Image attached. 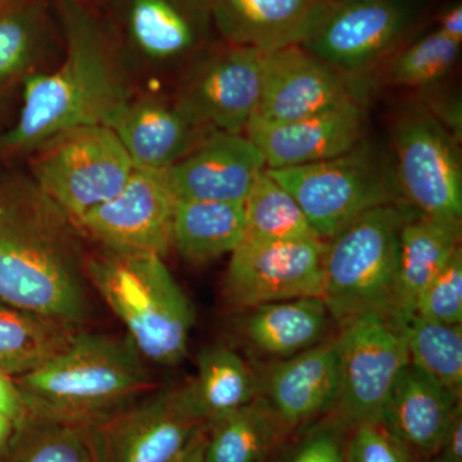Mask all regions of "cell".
Returning <instances> with one entry per match:
<instances>
[{
	"label": "cell",
	"mask_w": 462,
	"mask_h": 462,
	"mask_svg": "<svg viewBox=\"0 0 462 462\" xmlns=\"http://www.w3.org/2000/svg\"><path fill=\"white\" fill-rule=\"evenodd\" d=\"M51 5L65 58L54 71H38L23 81L20 116L0 135L3 157L30 156L76 127H111L138 89L96 5L85 0H51Z\"/></svg>",
	"instance_id": "1"
},
{
	"label": "cell",
	"mask_w": 462,
	"mask_h": 462,
	"mask_svg": "<svg viewBox=\"0 0 462 462\" xmlns=\"http://www.w3.org/2000/svg\"><path fill=\"white\" fill-rule=\"evenodd\" d=\"M0 303L79 329L93 315L78 225L32 178L0 191Z\"/></svg>",
	"instance_id": "2"
},
{
	"label": "cell",
	"mask_w": 462,
	"mask_h": 462,
	"mask_svg": "<svg viewBox=\"0 0 462 462\" xmlns=\"http://www.w3.org/2000/svg\"><path fill=\"white\" fill-rule=\"evenodd\" d=\"M30 412L97 428L147 396L151 375L132 340L78 330L39 369L14 379Z\"/></svg>",
	"instance_id": "3"
},
{
	"label": "cell",
	"mask_w": 462,
	"mask_h": 462,
	"mask_svg": "<svg viewBox=\"0 0 462 462\" xmlns=\"http://www.w3.org/2000/svg\"><path fill=\"white\" fill-rule=\"evenodd\" d=\"M87 273L144 360L161 366L184 360L194 309L162 257L103 249L88 257Z\"/></svg>",
	"instance_id": "4"
},
{
	"label": "cell",
	"mask_w": 462,
	"mask_h": 462,
	"mask_svg": "<svg viewBox=\"0 0 462 462\" xmlns=\"http://www.w3.org/2000/svg\"><path fill=\"white\" fill-rule=\"evenodd\" d=\"M413 214L403 200L378 206L327 240L321 298L331 319L345 325L367 312L398 314L400 233Z\"/></svg>",
	"instance_id": "5"
},
{
	"label": "cell",
	"mask_w": 462,
	"mask_h": 462,
	"mask_svg": "<svg viewBox=\"0 0 462 462\" xmlns=\"http://www.w3.org/2000/svg\"><path fill=\"white\" fill-rule=\"evenodd\" d=\"M32 180L72 220L115 199L135 166L114 130L83 126L54 136L30 154Z\"/></svg>",
	"instance_id": "6"
},
{
	"label": "cell",
	"mask_w": 462,
	"mask_h": 462,
	"mask_svg": "<svg viewBox=\"0 0 462 462\" xmlns=\"http://www.w3.org/2000/svg\"><path fill=\"white\" fill-rule=\"evenodd\" d=\"M125 65L135 81L184 69L208 47L212 23L208 0H105Z\"/></svg>",
	"instance_id": "7"
},
{
	"label": "cell",
	"mask_w": 462,
	"mask_h": 462,
	"mask_svg": "<svg viewBox=\"0 0 462 462\" xmlns=\"http://www.w3.org/2000/svg\"><path fill=\"white\" fill-rule=\"evenodd\" d=\"M266 171L293 196L324 240L369 209L401 200L394 176L363 142L339 157Z\"/></svg>",
	"instance_id": "8"
},
{
	"label": "cell",
	"mask_w": 462,
	"mask_h": 462,
	"mask_svg": "<svg viewBox=\"0 0 462 462\" xmlns=\"http://www.w3.org/2000/svg\"><path fill=\"white\" fill-rule=\"evenodd\" d=\"M407 322L394 312H367L342 325L340 393L334 419L346 430L382 424L389 392L410 363Z\"/></svg>",
	"instance_id": "9"
},
{
	"label": "cell",
	"mask_w": 462,
	"mask_h": 462,
	"mask_svg": "<svg viewBox=\"0 0 462 462\" xmlns=\"http://www.w3.org/2000/svg\"><path fill=\"white\" fill-rule=\"evenodd\" d=\"M263 53L226 42L208 45L185 67L172 99L207 130L245 134L260 105Z\"/></svg>",
	"instance_id": "10"
},
{
	"label": "cell",
	"mask_w": 462,
	"mask_h": 462,
	"mask_svg": "<svg viewBox=\"0 0 462 462\" xmlns=\"http://www.w3.org/2000/svg\"><path fill=\"white\" fill-rule=\"evenodd\" d=\"M421 11L420 0L333 2L298 47L343 74L357 76L396 50Z\"/></svg>",
	"instance_id": "11"
},
{
	"label": "cell",
	"mask_w": 462,
	"mask_h": 462,
	"mask_svg": "<svg viewBox=\"0 0 462 462\" xmlns=\"http://www.w3.org/2000/svg\"><path fill=\"white\" fill-rule=\"evenodd\" d=\"M398 194L421 215L461 218L462 166L457 141L430 109L407 112L396 127Z\"/></svg>",
	"instance_id": "12"
},
{
	"label": "cell",
	"mask_w": 462,
	"mask_h": 462,
	"mask_svg": "<svg viewBox=\"0 0 462 462\" xmlns=\"http://www.w3.org/2000/svg\"><path fill=\"white\" fill-rule=\"evenodd\" d=\"M327 240L261 242L245 239L230 254L225 297L236 309L294 298L322 297Z\"/></svg>",
	"instance_id": "13"
},
{
	"label": "cell",
	"mask_w": 462,
	"mask_h": 462,
	"mask_svg": "<svg viewBox=\"0 0 462 462\" xmlns=\"http://www.w3.org/2000/svg\"><path fill=\"white\" fill-rule=\"evenodd\" d=\"M176 199L166 171L135 169L123 190L76 221L105 251L165 257Z\"/></svg>",
	"instance_id": "14"
},
{
	"label": "cell",
	"mask_w": 462,
	"mask_h": 462,
	"mask_svg": "<svg viewBox=\"0 0 462 462\" xmlns=\"http://www.w3.org/2000/svg\"><path fill=\"white\" fill-rule=\"evenodd\" d=\"M356 76L343 74L300 47L266 51L254 118L282 124L364 102Z\"/></svg>",
	"instance_id": "15"
},
{
	"label": "cell",
	"mask_w": 462,
	"mask_h": 462,
	"mask_svg": "<svg viewBox=\"0 0 462 462\" xmlns=\"http://www.w3.org/2000/svg\"><path fill=\"white\" fill-rule=\"evenodd\" d=\"M203 425L180 387L147 394L94 430L105 462H171Z\"/></svg>",
	"instance_id": "16"
},
{
	"label": "cell",
	"mask_w": 462,
	"mask_h": 462,
	"mask_svg": "<svg viewBox=\"0 0 462 462\" xmlns=\"http://www.w3.org/2000/svg\"><path fill=\"white\" fill-rule=\"evenodd\" d=\"M264 170L263 153L245 134L211 130L166 173L178 200L245 203Z\"/></svg>",
	"instance_id": "17"
},
{
	"label": "cell",
	"mask_w": 462,
	"mask_h": 462,
	"mask_svg": "<svg viewBox=\"0 0 462 462\" xmlns=\"http://www.w3.org/2000/svg\"><path fill=\"white\" fill-rule=\"evenodd\" d=\"M364 102L291 123L273 124L252 118L245 127L266 162V169L310 165L342 156L363 142Z\"/></svg>",
	"instance_id": "18"
},
{
	"label": "cell",
	"mask_w": 462,
	"mask_h": 462,
	"mask_svg": "<svg viewBox=\"0 0 462 462\" xmlns=\"http://www.w3.org/2000/svg\"><path fill=\"white\" fill-rule=\"evenodd\" d=\"M135 169L166 171L187 156L206 134L157 90H136L111 125Z\"/></svg>",
	"instance_id": "19"
},
{
	"label": "cell",
	"mask_w": 462,
	"mask_h": 462,
	"mask_svg": "<svg viewBox=\"0 0 462 462\" xmlns=\"http://www.w3.org/2000/svg\"><path fill=\"white\" fill-rule=\"evenodd\" d=\"M264 393L289 431L334 410L340 393L338 337L273 365Z\"/></svg>",
	"instance_id": "20"
},
{
	"label": "cell",
	"mask_w": 462,
	"mask_h": 462,
	"mask_svg": "<svg viewBox=\"0 0 462 462\" xmlns=\"http://www.w3.org/2000/svg\"><path fill=\"white\" fill-rule=\"evenodd\" d=\"M224 42L260 51L297 47L333 0H208Z\"/></svg>",
	"instance_id": "21"
},
{
	"label": "cell",
	"mask_w": 462,
	"mask_h": 462,
	"mask_svg": "<svg viewBox=\"0 0 462 462\" xmlns=\"http://www.w3.org/2000/svg\"><path fill=\"white\" fill-rule=\"evenodd\" d=\"M460 406V397L409 363L389 392L382 425L411 454L433 457Z\"/></svg>",
	"instance_id": "22"
},
{
	"label": "cell",
	"mask_w": 462,
	"mask_h": 462,
	"mask_svg": "<svg viewBox=\"0 0 462 462\" xmlns=\"http://www.w3.org/2000/svg\"><path fill=\"white\" fill-rule=\"evenodd\" d=\"M461 218L421 215L401 227L396 310L410 320L416 298L461 247Z\"/></svg>",
	"instance_id": "23"
},
{
	"label": "cell",
	"mask_w": 462,
	"mask_h": 462,
	"mask_svg": "<svg viewBox=\"0 0 462 462\" xmlns=\"http://www.w3.org/2000/svg\"><path fill=\"white\" fill-rule=\"evenodd\" d=\"M51 0H0V99L41 71L53 44Z\"/></svg>",
	"instance_id": "24"
},
{
	"label": "cell",
	"mask_w": 462,
	"mask_h": 462,
	"mask_svg": "<svg viewBox=\"0 0 462 462\" xmlns=\"http://www.w3.org/2000/svg\"><path fill=\"white\" fill-rule=\"evenodd\" d=\"M330 319L322 298H294L254 307L243 331L258 352L284 360L322 342Z\"/></svg>",
	"instance_id": "25"
},
{
	"label": "cell",
	"mask_w": 462,
	"mask_h": 462,
	"mask_svg": "<svg viewBox=\"0 0 462 462\" xmlns=\"http://www.w3.org/2000/svg\"><path fill=\"white\" fill-rule=\"evenodd\" d=\"M182 391L193 415L208 424L256 400L258 383L234 349L215 345L200 352L196 378Z\"/></svg>",
	"instance_id": "26"
},
{
	"label": "cell",
	"mask_w": 462,
	"mask_h": 462,
	"mask_svg": "<svg viewBox=\"0 0 462 462\" xmlns=\"http://www.w3.org/2000/svg\"><path fill=\"white\" fill-rule=\"evenodd\" d=\"M245 236V203L182 199L176 203L172 247L190 263H209L231 254Z\"/></svg>",
	"instance_id": "27"
},
{
	"label": "cell",
	"mask_w": 462,
	"mask_h": 462,
	"mask_svg": "<svg viewBox=\"0 0 462 462\" xmlns=\"http://www.w3.org/2000/svg\"><path fill=\"white\" fill-rule=\"evenodd\" d=\"M288 431L266 398L258 396L207 424L205 462H261Z\"/></svg>",
	"instance_id": "28"
},
{
	"label": "cell",
	"mask_w": 462,
	"mask_h": 462,
	"mask_svg": "<svg viewBox=\"0 0 462 462\" xmlns=\"http://www.w3.org/2000/svg\"><path fill=\"white\" fill-rule=\"evenodd\" d=\"M79 329L0 303V374L20 378L60 354Z\"/></svg>",
	"instance_id": "29"
},
{
	"label": "cell",
	"mask_w": 462,
	"mask_h": 462,
	"mask_svg": "<svg viewBox=\"0 0 462 462\" xmlns=\"http://www.w3.org/2000/svg\"><path fill=\"white\" fill-rule=\"evenodd\" d=\"M0 462H105L94 428L30 412L0 449Z\"/></svg>",
	"instance_id": "30"
},
{
	"label": "cell",
	"mask_w": 462,
	"mask_h": 462,
	"mask_svg": "<svg viewBox=\"0 0 462 462\" xmlns=\"http://www.w3.org/2000/svg\"><path fill=\"white\" fill-rule=\"evenodd\" d=\"M245 239L261 242L321 239L297 200L266 170L252 185L245 200Z\"/></svg>",
	"instance_id": "31"
},
{
	"label": "cell",
	"mask_w": 462,
	"mask_h": 462,
	"mask_svg": "<svg viewBox=\"0 0 462 462\" xmlns=\"http://www.w3.org/2000/svg\"><path fill=\"white\" fill-rule=\"evenodd\" d=\"M409 361L461 398L462 325H447L413 315L407 322Z\"/></svg>",
	"instance_id": "32"
},
{
	"label": "cell",
	"mask_w": 462,
	"mask_h": 462,
	"mask_svg": "<svg viewBox=\"0 0 462 462\" xmlns=\"http://www.w3.org/2000/svg\"><path fill=\"white\" fill-rule=\"evenodd\" d=\"M461 44L433 30L397 53L388 69V81L402 88H428L451 72Z\"/></svg>",
	"instance_id": "33"
},
{
	"label": "cell",
	"mask_w": 462,
	"mask_h": 462,
	"mask_svg": "<svg viewBox=\"0 0 462 462\" xmlns=\"http://www.w3.org/2000/svg\"><path fill=\"white\" fill-rule=\"evenodd\" d=\"M413 315L447 325L462 324V249L434 276L416 298Z\"/></svg>",
	"instance_id": "34"
},
{
	"label": "cell",
	"mask_w": 462,
	"mask_h": 462,
	"mask_svg": "<svg viewBox=\"0 0 462 462\" xmlns=\"http://www.w3.org/2000/svg\"><path fill=\"white\" fill-rule=\"evenodd\" d=\"M346 462H411V452L382 424H361L349 430Z\"/></svg>",
	"instance_id": "35"
},
{
	"label": "cell",
	"mask_w": 462,
	"mask_h": 462,
	"mask_svg": "<svg viewBox=\"0 0 462 462\" xmlns=\"http://www.w3.org/2000/svg\"><path fill=\"white\" fill-rule=\"evenodd\" d=\"M349 430L336 419L309 434L288 462H346Z\"/></svg>",
	"instance_id": "36"
},
{
	"label": "cell",
	"mask_w": 462,
	"mask_h": 462,
	"mask_svg": "<svg viewBox=\"0 0 462 462\" xmlns=\"http://www.w3.org/2000/svg\"><path fill=\"white\" fill-rule=\"evenodd\" d=\"M29 415L25 398L14 379L0 374V416L20 425Z\"/></svg>",
	"instance_id": "37"
},
{
	"label": "cell",
	"mask_w": 462,
	"mask_h": 462,
	"mask_svg": "<svg viewBox=\"0 0 462 462\" xmlns=\"http://www.w3.org/2000/svg\"><path fill=\"white\" fill-rule=\"evenodd\" d=\"M433 462H462V406L456 411Z\"/></svg>",
	"instance_id": "38"
},
{
	"label": "cell",
	"mask_w": 462,
	"mask_h": 462,
	"mask_svg": "<svg viewBox=\"0 0 462 462\" xmlns=\"http://www.w3.org/2000/svg\"><path fill=\"white\" fill-rule=\"evenodd\" d=\"M437 30L452 41L462 42V5L461 2H455L447 5L438 16Z\"/></svg>",
	"instance_id": "39"
},
{
	"label": "cell",
	"mask_w": 462,
	"mask_h": 462,
	"mask_svg": "<svg viewBox=\"0 0 462 462\" xmlns=\"http://www.w3.org/2000/svg\"><path fill=\"white\" fill-rule=\"evenodd\" d=\"M207 424L193 437L189 445L176 456L171 462H205Z\"/></svg>",
	"instance_id": "40"
},
{
	"label": "cell",
	"mask_w": 462,
	"mask_h": 462,
	"mask_svg": "<svg viewBox=\"0 0 462 462\" xmlns=\"http://www.w3.org/2000/svg\"><path fill=\"white\" fill-rule=\"evenodd\" d=\"M17 427L18 425L14 424V421L0 416V449L7 445L8 440L14 436Z\"/></svg>",
	"instance_id": "41"
},
{
	"label": "cell",
	"mask_w": 462,
	"mask_h": 462,
	"mask_svg": "<svg viewBox=\"0 0 462 462\" xmlns=\"http://www.w3.org/2000/svg\"><path fill=\"white\" fill-rule=\"evenodd\" d=\"M333 2H360V0H333Z\"/></svg>",
	"instance_id": "42"
},
{
	"label": "cell",
	"mask_w": 462,
	"mask_h": 462,
	"mask_svg": "<svg viewBox=\"0 0 462 462\" xmlns=\"http://www.w3.org/2000/svg\"><path fill=\"white\" fill-rule=\"evenodd\" d=\"M85 2L90 3V5H96L97 0H85Z\"/></svg>",
	"instance_id": "43"
},
{
	"label": "cell",
	"mask_w": 462,
	"mask_h": 462,
	"mask_svg": "<svg viewBox=\"0 0 462 462\" xmlns=\"http://www.w3.org/2000/svg\"><path fill=\"white\" fill-rule=\"evenodd\" d=\"M0 209H2V207H0Z\"/></svg>",
	"instance_id": "44"
}]
</instances>
